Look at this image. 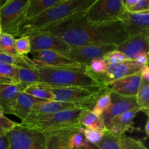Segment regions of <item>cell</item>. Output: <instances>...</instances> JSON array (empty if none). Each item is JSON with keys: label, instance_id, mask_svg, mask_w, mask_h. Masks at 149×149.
I'll return each instance as SVG.
<instances>
[{"label": "cell", "instance_id": "6da1fadb", "mask_svg": "<svg viewBox=\"0 0 149 149\" xmlns=\"http://www.w3.org/2000/svg\"><path fill=\"white\" fill-rule=\"evenodd\" d=\"M83 14L39 31L53 33L70 47L90 45L118 46L128 38L120 20L95 24L86 20Z\"/></svg>", "mask_w": 149, "mask_h": 149}, {"label": "cell", "instance_id": "7a4b0ae2", "mask_svg": "<svg viewBox=\"0 0 149 149\" xmlns=\"http://www.w3.org/2000/svg\"><path fill=\"white\" fill-rule=\"evenodd\" d=\"M95 1V0H64L58 5L26 20L20 28L18 36L20 37L32 32L42 31L49 26L83 14Z\"/></svg>", "mask_w": 149, "mask_h": 149}, {"label": "cell", "instance_id": "3957f363", "mask_svg": "<svg viewBox=\"0 0 149 149\" xmlns=\"http://www.w3.org/2000/svg\"><path fill=\"white\" fill-rule=\"evenodd\" d=\"M82 110L77 108L51 114L30 113L20 124L23 126L36 130L44 135L66 130L78 129L81 127L79 118Z\"/></svg>", "mask_w": 149, "mask_h": 149}, {"label": "cell", "instance_id": "277c9868", "mask_svg": "<svg viewBox=\"0 0 149 149\" xmlns=\"http://www.w3.org/2000/svg\"><path fill=\"white\" fill-rule=\"evenodd\" d=\"M40 77V83L53 87H103L93 79L85 69H65L40 66L34 68Z\"/></svg>", "mask_w": 149, "mask_h": 149}, {"label": "cell", "instance_id": "5b68a950", "mask_svg": "<svg viewBox=\"0 0 149 149\" xmlns=\"http://www.w3.org/2000/svg\"><path fill=\"white\" fill-rule=\"evenodd\" d=\"M44 85L52 93L55 101L72 103L79 109L90 111L98 97L108 91L105 87H64Z\"/></svg>", "mask_w": 149, "mask_h": 149}, {"label": "cell", "instance_id": "8992f818", "mask_svg": "<svg viewBox=\"0 0 149 149\" xmlns=\"http://www.w3.org/2000/svg\"><path fill=\"white\" fill-rule=\"evenodd\" d=\"M29 0H7L0 9L1 33L18 36L23 23L27 20L26 13Z\"/></svg>", "mask_w": 149, "mask_h": 149}, {"label": "cell", "instance_id": "52a82bcc", "mask_svg": "<svg viewBox=\"0 0 149 149\" xmlns=\"http://www.w3.org/2000/svg\"><path fill=\"white\" fill-rule=\"evenodd\" d=\"M124 11L122 0H95L83 16L90 23L100 24L119 20Z\"/></svg>", "mask_w": 149, "mask_h": 149}, {"label": "cell", "instance_id": "ba28073f", "mask_svg": "<svg viewBox=\"0 0 149 149\" xmlns=\"http://www.w3.org/2000/svg\"><path fill=\"white\" fill-rule=\"evenodd\" d=\"M9 149H46L43 133L19 123L6 134Z\"/></svg>", "mask_w": 149, "mask_h": 149}, {"label": "cell", "instance_id": "9c48e42d", "mask_svg": "<svg viewBox=\"0 0 149 149\" xmlns=\"http://www.w3.org/2000/svg\"><path fill=\"white\" fill-rule=\"evenodd\" d=\"M116 45H90L71 47L62 55L84 66H88L93 60L103 58L109 52L116 49Z\"/></svg>", "mask_w": 149, "mask_h": 149}, {"label": "cell", "instance_id": "30bf717a", "mask_svg": "<svg viewBox=\"0 0 149 149\" xmlns=\"http://www.w3.org/2000/svg\"><path fill=\"white\" fill-rule=\"evenodd\" d=\"M31 44V52L53 51L63 54L70 49L65 42L55 34L47 31H34L27 34Z\"/></svg>", "mask_w": 149, "mask_h": 149}, {"label": "cell", "instance_id": "8fae6325", "mask_svg": "<svg viewBox=\"0 0 149 149\" xmlns=\"http://www.w3.org/2000/svg\"><path fill=\"white\" fill-rule=\"evenodd\" d=\"M143 65L135 61H127L119 64L109 65L107 71L101 74H90L100 85L105 86L109 83L124 77L137 74L141 71Z\"/></svg>", "mask_w": 149, "mask_h": 149}, {"label": "cell", "instance_id": "7c38bea8", "mask_svg": "<svg viewBox=\"0 0 149 149\" xmlns=\"http://www.w3.org/2000/svg\"><path fill=\"white\" fill-rule=\"evenodd\" d=\"M31 54L33 62L40 66L65 69H85L86 66L53 51H39Z\"/></svg>", "mask_w": 149, "mask_h": 149}, {"label": "cell", "instance_id": "4fadbf2b", "mask_svg": "<svg viewBox=\"0 0 149 149\" xmlns=\"http://www.w3.org/2000/svg\"><path fill=\"white\" fill-rule=\"evenodd\" d=\"M119 20L128 38L149 33V11L132 13L125 10Z\"/></svg>", "mask_w": 149, "mask_h": 149}, {"label": "cell", "instance_id": "5bb4252c", "mask_svg": "<svg viewBox=\"0 0 149 149\" xmlns=\"http://www.w3.org/2000/svg\"><path fill=\"white\" fill-rule=\"evenodd\" d=\"M138 107L135 97L123 96L111 93V105L101 116L107 130L110 126L111 122L116 116L129 111L135 108Z\"/></svg>", "mask_w": 149, "mask_h": 149}, {"label": "cell", "instance_id": "9a60e30c", "mask_svg": "<svg viewBox=\"0 0 149 149\" xmlns=\"http://www.w3.org/2000/svg\"><path fill=\"white\" fill-rule=\"evenodd\" d=\"M96 146L100 149H148L140 140L125 135L115 136L107 130Z\"/></svg>", "mask_w": 149, "mask_h": 149}, {"label": "cell", "instance_id": "2e32d148", "mask_svg": "<svg viewBox=\"0 0 149 149\" xmlns=\"http://www.w3.org/2000/svg\"><path fill=\"white\" fill-rule=\"evenodd\" d=\"M141 82V77L139 72L109 83L105 87L111 93H115L123 96L135 97Z\"/></svg>", "mask_w": 149, "mask_h": 149}, {"label": "cell", "instance_id": "e0dca14e", "mask_svg": "<svg viewBox=\"0 0 149 149\" xmlns=\"http://www.w3.org/2000/svg\"><path fill=\"white\" fill-rule=\"evenodd\" d=\"M149 33L127 38L116 47V50L122 52L128 61H135L141 52H148Z\"/></svg>", "mask_w": 149, "mask_h": 149}, {"label": "cell", "instance_id": "ac0fdd59", "mask_svg": "<svg viewBox=\"0 0 149 149\" xmlns=\"http://www.w3.org/2000/svg\"><path fill=\"white\" fill-rule=\"evenodd\" d=\"M26 87L21 83L9 84L0 82V107L4 113L13 114V109L17 97Z\"/></svg>", "mask_w": 149, "mask_h": 149}, {"label": "cell", "instance_id": "d6986e66", "mask_svg": "<svg viewBox=\"0 0 149 149\" xmlns=\"http://www.w3.org/2000/svg\"><path fill=\"white\" fill-rule=\"evenodd\" d=\"M139 111H141V109L136 107L126 113L114 117L111 122L110 126L107 131L115 136L125 135V132L131 129L133 125L134 119Z\"/></svg>", "mask_w": 149, "mask_h": 149}, {"label": "cell", "instance_id": "ffe728a7", "mask_svg": "<svg viewBox=\"0 0 149 149\" xmlns=\"http://www.w3.org/2000/svg\"><path fill=\"white\" fill-rule=\"evenodd\" d=\"M46 100H39L25 93H21L17 97L16 103L13 109V115H15L23 122L30 114L35 105Z\"/></svg>", "mask_w": 149, "mask_h": 149}, {"label": "cell", "instance_id": "44dd1931", "mask_svg": "<svg viewBox=\"0 0 149 149\" xmlns=\"http://www.w3.org/2000/svg\"><path fill=\"white\" fill-rule=\"evenodd\" d=\"M74 104L69 103H64L59 101H44L35 105L30 113L35 114H51L65 110L77 109ZM79 109V108H78Z\"/></svg>", "mask_w": 149, "mask_h": 149}, {"label": "cell", "instance_id": "7402d4cb", "mask_svg": "<svg viewBox=\"0 0 149 149\" xmlns=\"http://www.w3.org/2000/svg\"><path fill=\"white\" fill-rule=\"evenodd\" d=\"M76 130L77 129L66 130L45 134L46 149H70L67 145V138L68 135Z\"/></svg>", "mask_w": 149, "mask_h": 149}, {"label": "cell", "instance_id": "603a6c76", "mask_svg": "<svg viewBox=\"0 0 149 149\" xmlns=\"http://www.w3.org/2000/svg\"><path fill=\"white\" fill-rule=\"evenodd\" d=\"M64 0H29L26 17L27 20L33 18L52 7L58 5Z\"/></svg>", "mask_w": 149, "mask_h": 149}, {"label": "cell", "instance_id": "cb8c5ba5", "mask_svg": "<svg viewBox=\"0 0 149 149\" xmlns=\"http://www.w3.org/2000/svg\"><path fill=\"white\" fill-rule=\"evenodd\" d=\"M79 122L81 126L87 129L95 130H106L103 119L100 116L94 114L88 109H83L79 118Z\"/></svg>", "mask_w": 149, "mask_h": 149}, {"label": "cell", "instance_id": "d4e9b609", "mask_svg": "<svg viewBox=\"0 0 149 149\" xmlns=\"http://www.w3.org/2000/svg\"><path fill=\"white\" fill-rule=\"evenodd\" d=\"M0 63L9 64L18 66L20 68H29L34 70L36 63L26 55L23 56H12L4 53L0 50Z\"/></svg>", "mask_w": 149, "mask_h": 149}, {"label": "cell", "instance_id": "484cf974", "mask_svg": "<svg viewBox=\"0 0 149 149\" xmlns=\"http://www.w3.org/2000/svg\"><path fill=\"white\" fill-rule=\"evenodd\" d=\"M20 67L9 64L0 63V82L9 84L20 83L18 70Z\"/></svg>", "mask_w": 149, "mask_h": 149}, {"label": "cell", "instance_id": "4316f807", "mask_svg": "<svg viewBox=\"0 0 149 149\" xmlns=\"http://www.w3.org/2000/svg\"><path fill=\"white\" fill-rule=\"evenodd\" d=\"M136 103L141 111L148 116L149 112V82L141 81L138 93L135 96Z\"/></svg>", "mask_w": 149, "mask_h": 149}, {"label": "cell", "instance_id": "83f0119b", "mask_svg": "<svg viewBox=\"0 0 149 149\" xmlns=\"http://www.w3.org/2000/svg\"><path fill=\"white\" fill-rule=\"evenodd\" d=\"M23 93L39 100H46V101L54 100V97L52 93L42 84H36L28 86L24 90Z\"/></svg>", "mask_w": 149, "mask_h": 149}, {"label": "cell", "instance_id": "f1b7e54d", "mask_svg": "<svg viewBox=\"0 0 149 149\" xmlns=\"http://www.w3.org/2000/svg\"><path fill=\"white\" fill-rule=\"evenodd\" d=\"M18 75L20 82L26 87L32 84L40 83V77L39 74L35 70L31 68H20L18 70Z\"/></svg>", "mask_w": 149, "mask_h": 149}, {"label": "cell", "instance_id": "f546056e", "mask_svg": "<svg viewBox=\"0 0 149 149\" xmlns=\"http://www.w3.org/2000/svg\"><path fill=\"white\" fill-rule=\"evenodd\" d=\"M111 105V93L107 91L98 97L91 111L101 117Z\"/></svg>", "mask_w": 149, "mask_h": 149}, {"label": "cell", "instance_id": "4dcf8cb0", "mask_svg": "<svg viewBox=\"0 0 149 149\" xmlns=\"http://www.w3.org/2000/svg\"><path fill=\"white\" fill-rule=\"evenodd\" d=\"M15 39L12 35L1 33L0 34V50L12 56H19L15 47Z\"/></svg>", "mask_w": 149, "mask_h": 149}, {"label": "cell", "instance_id": "1f68e13d", "mask_svg": "<svg viewBox=\"0 0 149 149\" xmlns=\"http://www.w3.org/2000/svg\"><path fill=\"white\" fill-rule=\"evenodd\" d=\"M109 65L104 58H97L93 60L90 65L85 67V71L89 74H101L107 71Z\"/></svg>", "mask_w": 149, "mask_h": 149}, {"label": "cell", "instance_id": "d6a6232c", "mask_svg": "<svg viewBox=\"0 0 149 149\" xmlns=\"http://www.w3.org/2000/svg\"><path fill=\"white\" fill-rule=\"evenodd\" d=\"M77 130L73 131L67 138V145L70 149H79L85 146L88 143L84 135L79 133Z\"/></svg>", "mask_w": 149, "mask_h": 149}, {"label": "cell", "instance_id": "836d02e7", "mask_svg": "<svg viewBox=\"0 0 149 149\" xmlns=\"http://www.w3.org/2000/svg\"><path fill=\"white\" fill-rule=\"evenodd\" d=\"M15 47L16 52L19 56L26 55L31 52V44L29 37L27 35L20 36L18 39H15Z\"/></svg>", "mask_w": 149, "mask_h": 149}, {"label": "cell", "instance_id": "e575fe53", "mask_svg": "<svg viewBox=\"0 0 149 149\" xmlns=\"http://www.w3.org/2000/svg\"><path fill=\"white\" fill-rule=\"evenodd\" d=\"M106 130H95L87 129L84 127L82 135L88 143L94 145H97L101 141L102 138L104 136L105 132Z\"/></svg>", "mask_w": 149, "mask_h": 149}, {"label": "cell", "instance_id": "d590c367", "mask_svg": "<svg viewBox=\"0 0 149 149\" xmlns=\"http://www.w3.org/2000/svg\"><path fill=\"white\" fill-rule=\"evenodd\" d=\"M103 58L106 60L109 65L122 63L128 61L125 55L122 52L116 50V49L107 53L103 57Z\"/></svg>", "mask_w": 149, "mask_h": 149}, {"label": "cell", "instance_id": "8d00e7d4", "mask_svg": "<svg viewBox=\"0 0 149 149\" xmlns=\"http://www.w3.org/2000/svg\"><path fill=\"white\" fill-rule=\"evenodd\" d=\"M18 124L10 120L4 116L0 117V135H6L7 132L15 127Z\"/></svg>", "mask_w": 149, "mask_h": 149}, {"label": "cell", "instance_id": "74e56055", "mask_svg": "<svg viewBox=\"0 0 149 149\" xmlns=\"http://www.w3.org/2000/svg\"><path fill=\"white\" fill-rule=\"evenodd\" d=\"M149 11V0H138L137 2L127 10L129 13H139Z\"/></svg>", "mask_w": 149, "mask_h": 149}, {"label": "cell", "instance_id": "f35d334b", "mask_svg": "<svg viewBox=\"0 0 149 149\" xmlns=\"http://www.w3.org/2000/svg\"><path fill=\"white\" fill-rule=\"evenodd\" d=\"M148 52H143L140 53L135 58V61L141 65H148Z\"/></svg>", "mask_w": 149, "mask_h": 149}, {"label": "cell", "instance_id": "ab89813d", "mask_svg": "<svg viewBox=\"0 0 149 149\" xmlns=\"http://www.w3.org/2000/svg\"><path fill=\"white\" fill-rule=\"evenodd\" d=\"M141 77V81L149 82V67L148 65H143L140 71Z\"/></svg>", "mask_w": 149, "mask_h": 149}, {"label": "cell", "instance_id": "60d3db41", "mask_svg": "<svg viewBox=\"0 0 149 149\" xmlns=\"http://www.w3.org/2000/svg\"><path fill=\"white\" fill-rule=\"evenodd\" d=\"M138 0H122V5H123L124 10L125 11H127L129 9H130Z\"/></svg>", "mask_w": 149, "mask_h": 149}, {"label": "cell", "instance_id": "b9f144b4", "mask_svg": "<svg viewBox=\"0 0 149 149\" xmlns=\"http://www.w3.org/2000/svg\"><path fill=\"white\" fill-rule=\"evenodd\" d=\"M0 149H9V142L6 135H0Z\"/></svg>", "mask_w": 149, "mask_h": 149}, {"label": "cell", "instance_id": "7bdbcfd3", "mask_svg": "<svg viewBox=\"0 0 149 149\" xmlns=\"http://www.w3.org/2000/svg\"><path fill=\"white\" fill-rule=\"evenodd\" d=\"M79 149H100L98 146H97L96 145H94V144H91L90 143L87 144L85 146L82 147V148H80Z\"/></svg>", "mask_w": 149, "mask_h": 149}, {"label": "cell", "instance_id": "ee69618b", "mask_svg": "<svg viewBox=\"0 0 149 149\" xmlns=\"http://www.w3.org/2000/svg\"><path fill=\"white\" fill-rule=\"evenodd\" d=\"M145 132H146V134L147 137H148V135H149V121H148V119L147 120L146 123V125H145Z\"/></svg>", "mask_w": 149, "mask_h": 149}, {"label": "cell", "instance_id": "f6af8a7d", "mask_svg": "<svg viewBox=\"0 0 149 149\" xmlns=\"http://www.w3.org/2000/svg\"><path fill=\"white\" fill-rule=\"evenodd\" d=\"M6 1H3V0H0V9L2 7V6L5 4Z\"/></svg>", "mask_w": 149, "mask_h": 149}, {"label": "cell", "instance_id": "bcb514c9", "mask_svg": "<svg viewBox=\"0 0 149 149\" xmlns=\"http://www.w3.org/2000/svg\"><path fill=\"white\" fill-rule=\"evenodd\" d=\"M4 116V112H3L2 109H1V108L0 107V117H2V116Z\"/></svg>", "mask_w": 149, "mask_h": 149}, {"label": "cell", "instance_id": "7dc6e473", "mask_svg": "<svg viewBox=\"0 0 149 149\" xmlns=\"http://www.w3.org/2000/svg\"><path fill=\"white\" fill-rule=\"evenodd\" d=\"M1 33V20H0V34Z\"/></svg>", "mask_w": 149, "mask_h": 149}]
</instances>
